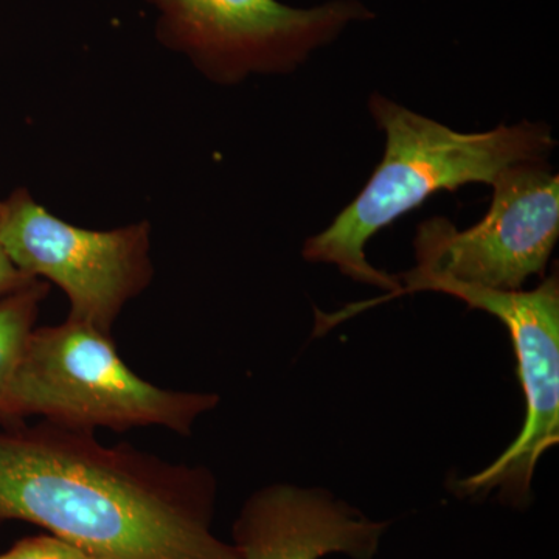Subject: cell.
I'll return each instance as SVG.
<instances>
[{
	"label": "cell",
	"instance_id": "cell-1",
	"mask_svg": "<svg viewBox=\"0 0 559 559\" xmlns=\"http://www.w3.org/2000/svg\"><path fill=\"white\" fill-rule=\"evenodd\" d=\"M218 481L92 430L0 429V524L28 522L94 559H241L213 533Z\"/></svg>",
	"mask_w": 559,
	"mask_h": 559
},
{
	"label": "cell",
	"instance_id": "cell-2",
	"mask_svg": "<svg viewBox=\"0 0 559 559\" xmlns=\"http://www.w3.org/2000/svg\"><path fill=\"white\" fill-rule=\"evenodd\" d=\"M369 109L385 134L384 157L358 197L325 230L305 241L304 259L334 264L341 274L389 290L400 289L396 275L367 260V242L437 191L466 183L492 186L503 171L525 162L549 160L557 140L549 124L521 121L485 132H459L414 112L381 94Z\"/></svg>",
	"mask_w": 559,
	"mask_h": 559
},
{
	"label": "cell",
	"instance_id": "cell-3",
	"mask_svg": "<svg viewBox=\"0 0 559 559\" xmlns=\"http://www.w3.org/2000/svg\"><path fill=\"white\" fill-rule=\"evenodd\" d=\"M219 401L216 393L143 380L121 359L112 334L68 318L32 331L11 381L2 428L39 417L92 432L156 426L190 437L198 419Z\"/></svg>",
	"mask_w": 559,
	"mask_h": 559
},
{
	"label": "cell",
	"instance_id": "cell-4",
	"mask_svg": "<svg viewBox=\"0 0 559 559\" xmlns=\"http://www.w3.org/2000/svg\"><path fill=\"white\" fill-rule=\"evenodd\" d=\"M146 2L159 13L157 39L219 86L294 72L352 22L374 17L358 0H331L312 9L278 0Z\"/></svg>",
	"mask_w": 559,
	"mask_h": 559
},
{
	"label": "cell",
	"instance_id": "cell-5",
	"mask_svg": "<svg viewBox=\"0 0 559 559\" xmlns=\"http://www.w3.org/2000/svg\"><path fill=\"white\" fill-rule=\"evenodd\" d=\"M404 294H448L474 310L495 316L509 330L525 396L520 436L488 468L457 481L462 495L485 498L498 492L502 502L525 507L539 460L559 440V278H544L532 290H498L463 285L417 267L399 275Z\"/></svg>",
	"mask_w": 559,
	"mask_h": 559
},
{
	"label": "cell",
	"instance_id": "cell-6",
	"mask_svg": "<svg viewBox=\"0 0 559 559\" xmlns=\"http://www.w3.org/2000/svg\"><path fill=\"white\" fill-rule=\"evenodd\" d=\"M0 202V242L10 260L61 288L69 319L112 334L121 311L154 278L148 221L83 229L51 215L24 187Z\"/></svg>",
	"mask_w": 559,
	"mask_h": 559
},
{
	"label": "cell",
	"instance_id": "cell-7",
	"mask_svg": "<svg viewBox=\"0 0 559 559\" xmlns=\"http://www.w3.org/2000/svg\"><path fill=\"white\" fill-rule=\"evenodd\" d=\"M491 187L487 215L468 230L447 218L418 227L417 270L498 290L522 289L533 275H544L559 238V175L549 160L525 162Z\"/></svg>",
	"mask_w": 559,
	"mask_h": 559
},
{
	"label": "cell",
	"instance_id": "cell-8",
	"mask_svg": "<svg viewBox=\"0 0 559 559\" xmlns=\"http://www.w3.org/2000/svg\"><path fill=\"white\" fill-rule=\"evenodd\" d=\"M388 528L329 489L272 484L246 500L231 544L241 559H373Z\"/></svg>",
	"mask_w": 559,
	"mask_h": 559
},
{
	"label": "cell",
	"instance_id": "cell-9",
	"mask_svg": "<svg viewBox=\"0 0 559 559\" xmlns=\"http://www.w3.org/2000/svg\"><path fill=\"white\" fill-rule=\"evenodd\" d=\"M49 283L35 280L20 290L0 297V426L5 421L7 396L28 337L36 329L40 304L49 296Z\"/></svg>",
	"mask_w": 559,
	"mask_h": 559
},
{
	"label": "cell",
	"instance_id": "cell-10",
	"mask_svg": "<svg viewBox=\"0 0 559 559\" xmlns=\"http://www.w3.org/2000/svg\"><path fill=\"white\" fill-rule=\"evenodd\" d=\"M0 559H94L79 547L53 535L31 536L17 540Z\"/></svg>",
	"mask_w": 559,
	"mask_h": 559
},
{
	"label": "cell",
	"instance_id": "cell-11",
	"mask_svg": "<svg viewBox=\"0 0 559 559\" xmlns=\"http://www.w3.org/2000/svg\"><path fill=\"white\" fill-rule=\"evenodd\" d=\"M35 280L39 278H33L25 274L10 260L9 253L5 252L2 242H0V297L9 296L14 290L31 285Z\"/></svg>",
	"mask_w": 559,
	"mask_h": 559
},
{
	"label": "cell",
	"instance_id": "cell-12",
	"mask_svg": "<svg viewBox=\"0 0 559 559\" xmlns=\"http://www.w3.org/2000/svg\"><path fill=\"white\" fill-rule=\"evenodd\" d=\"M0 204H2V202H0Z\"/></svg>",
	"mask_w": 559,
	"mask_h": 559
}]
</instances>
